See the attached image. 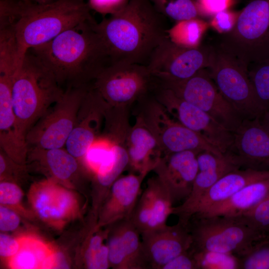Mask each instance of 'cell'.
Instances as JSON below:
<instances>
[{
	"label": "cell",
	"mask_w": 269,
	"mask_h": 269,
	"mask_svg": "<svg viewBox=\"0 0 269 269\" xmlns=\"http://www.w3.org/2000/svg\"><path fill=\"white\" fill-rule=\"evenodd\" d=\"M261 119L264 124L269 127V110L264 113Z\"/></svg>",
	"instance_id": "obj_48"
},
{
	"label": "cell",
	"mask_w": 269,
	"mask_h": 269,
	"mask_svg": "<svg viewBox=\"0 0 269 269\" xmlns=\"http://www.w3.org/2000/svg\"><path fill=\"white\" fill-rule=\"evenodd\" d=\"M22 197L20 188L14 183L2 181L0 183V203L2 205L17 204Z\"/></svg>",
	"instance_id": "obj_43"
},
{
	"label": "cell",
	"mask_w": 269,
	"mask_h": 269,
	"mask_svg": "<svg viewBox=\"0 0 269 269\" xmlns=\"http://www.w3.org/2000/svg\"><path fill=\"white\" fill-rule=\"evenodd\" d=\"M214 50L213 46H181L167 35L153 51L146 67L153 78L161 81L183 80L208 68Z\"/></svg>",
	"instance_id": "obj_10"
},
{
	"label": "cell",
	"mask_w": 269,
	"mask_h": 269,
	"mask_svg": "<svg viewBox=\"0 0 269 269\" xmlns=\"http://www.w3.org/2000/svg\"><path fill=\"white\" fill-rule=\"evenodd\" d=\"M86 265L90 269H107L110 266L108 245H103L93 253L85 252Z\"/></svg>",
	"instance_id": "obj_42"
},
{
	"label": "cell",
	"mask_w": 269,
	"mask_h": 269,
	"mask_svg": "<svg viewBox=\"0 0 269 269\" xmlns=\"http://www.w3.org/2000/svg\"><path fill=\"white\" fill-rule=\"evenodd\" d=\"M33 204L38 215L47 221H59L73 211L75 201L67 190L52 182L41 183L35 189Z\"/></svg>",
	"instance_id": "obj_25"
},
{
	"label": "cell",
	"mask_w": 269,
	"mask_h": 269,
	"mask_svg": "<svg viewBox=\"0 0 269 269\" xmlns=\"http://www.w3.org/2000/svg\"><path fill=\"white\" fill-rule=\"evenodd\" d=\"M97 23L81 24L29 49L64 91L92 86L98 75L111 64L105 46L95 29Z\"/></svg>",
	"instance_id": "obj_1"
},
{
	"label": "cell",
	"mask_w": 269,
	"mask_h": 269,
	"mask_svg": "<svg viewBox=\"0 0 269 269\" xmlns=\"http://www.w3.org/2000/svg\"><path fill=\"white\" fill-rule=\"evenodd\" d=\"M269 197V174L245 186L225 200L192 216H242L255 208Z\"/></svg>",
	"instance_id": "obj_23"
},
{
	"label": "cell",
	"mask_w": 269,
	"mask_h": 269,
	"mask_svg": "<svg viewBox=\"0 0 269 269\" xmlns=\"http://www.w3.org/2000/svg\"><path fill=\"white\" fill-rule=\"evenodd\" d=\"M104 234H98L93 236L89 241L85 252L93 253L98 250L103 245Z\"/></svg>",
	"instance_id": "obj_47"
},
{
	"label": "cell",
	"mask_w": 269,
	"mask_h": 269,
	"mask_svg": "<svg viewBox=\"0 0 269 269\" xmlns=\"http://www.w3.org/2000/svg\"><path fill=\"white\" fill-rule=\"evenodd\" d=\"M152 77L145 65L111 63L98 75L92 87L108 106H124L142 95Z\"/></svg>",
	"instance_id": "obj_11"
},
{
	"label": "cell",
	"mask_w": 269,
	"mask_h": 269,
	"mask_svg": "<svg viewBox=\"0 0 269 269\" xmlns=\"http://www.w3.org/2000/svg\"><path fill=\"white\" fill-rule=\"evenodd\" d=\"M106 104L93 87L87 90L79 110L74 128L64 147L77 159L82 160L88 150L98 137L101 117Z\"/></svg>",
	"instance_id": "obj_17"
},
{
	"label": "cell",
	"mask_w": 269,
	"mask_h": 269,
	"mask_svg": "<svg viewBox=\"0 0 269 269\" xmlns=\"http://www.w3.org/2000/svg\"><path fill=\"white\" fill-rule=\"evenodd\" d=\"M115 142L106 138L98 137L82 159L85 165L95 174L111 154Z\"/></svg>",
	"instance_id": "obj_35"
},
{
	"label": "cell",
	"mask_w": 269,
	"mask_h": 269,
	"mask_svg": "<svg viewBox=\"0 0 269 269\" xmlns=\"http://www.w3.org/2000/svg\"><path fill=\"white\" fill-rule=\"evenodd\" d=\"M91 10L87 0H55L45 3L23 0L19 19L13 28L18 68L29 49L81 24L96 21Z\"/></svg>",
	"instance_id": "obj_3"
},
{
	"label": "cell",
	"mask_w": 269,
	"mask_h": 269,
	"mask_svg": "<svg viewBox=\"0 0 269 269\" xmlns=\"http://www.w3.org/2000/svg\"><path fill=\"white\" fill-rule=\"evenodd\" d=\"M269 174V171L237 169L220 178L203 196L192 210L190 218L223 201L245 186Z\"/></svg>",
	"instance_id": "obj_24"
},
{
	"label": "cell",
	"mask_w": 269,
	"mask_h": 269,
	"mask_svg": "<svg viewBox=\"0 0 269 269\" xmlns=\"http://www.w3.org/2000/svg\"><path fill=\"white\" fill-rule=\"evenodd\" d=\"M248 71L259 101L266 111L269 110V59L249 65Z\"/></svg>",
	"instance_id": "obj_32"
},
{
	"label": "cell",
	"mask_w": 269,
	"mask_h": 269,
	"mask_svg": "<svg viewBox=\"0 0 269 269\" xmlns=\"http://www.w3.org/2000/svg\"><path fill=\"white\" fill-rule=\"evenodd\" d=\"M153 213L152 192L150 185L146 187L137 202L130 219L141 233L149 229Z\"/></svg>",
	"instance_id": "obj_34"
},
{
	"label": "cell",
	"mask_w": 269,
	"mask_h": 269,
	"mask_svg": "<svg viewBox=\"0 0 269 269\" xmlns=\"http://www.w3.org/2000/svg\"><path fill=\"white\" fill-rule=\"evenodd\" d=\"M198 171L192 190L179 205L173 207L172 214L187 223L192 209L206 192L222 176L239 168L225 154H217L203 150L197 155Z\"/></svg>",
	"instance_id": "obj_18"
},
{
	"label": "cell",
	"mask_w": 269,
	"mask_h": 269,
	"mask_svg": "<svg viewBox=\"0 0 269 269\" xmlns=\"http://www.w3.org/2000/svg\"><path fill=\"white\" fill-rule=\"evenodd\" d=\"M188 223L178 220L175 225L166 224L140 233L149 269H162L169 262L191 248L193 239Z\"/></svg>",
	"instance_id": "obj_15"
},
{
	"label": "cell",
	"mask_w": 269,
	"mask_h": 269,
	"mask_svg": "<svg viewBox=\"0 0 269 269\" xmlns=\"http://www.w3.org/2000/svg\"><path fill=\"white\" fill-rule=\"evenodd\" d=\"M64 91L40 60L30 50L16 74L11 100L21 135L31 127L62 96Z\"/></svg>",
	"instance_id": "obj_4"
},
{
	"label": "cell",
	"mask_w": 269,
	"mask_h": 269,
	"mask_svg": "<svg viewBox=\"0 0 269 269\" xmlns=\"http://www.w3.org/2000/svg\"><path fill=\"white\" fill-rule=\"evenodd\" d=\"M129 165L138 174L153 170L162 157L159 144L145 121L138 118L128 138Z\"/></svg>",
	"instance_id": "obj_22"
},
{
	"label": "cell",
	"mask_w": 269,
	"mask_h": 269,
	"mask_svg": "<svg viewBox=\"0 0 269 269\" xmlns=\"http://www.w3.org/2000/svg\"><path fill=\"white\" fill-rule=\"evenodd\" d=\"M162 269H199L194 249L191 246L189 249L169 262Z\"/></svg>",
	"instance_id": "obj_41"
},
{
	"label": "cell",
	"mask_w": 269,
	"mask_h": 269,
	"mask_svg": "<svg viewBox=\"0 0 269 269\" xmlns=\"http://www.w3.org/2000/svg\"><path fill=\"white\" fill-rule=\"evenodd\" d=\"M214 48L207 69L221 94L243 120L261 118L266 111L255 94L248 66L217 46Z\"/></svg>",
	"instance_id": "obj_7"
},
{
	"label": "cell",
	"mask_w": 269,
	"mask_h": 269,
	"mask_svg": "<svg viewBox=\"0 0 269 269\" xmlns=\"http://www.w3.org/2000/svg\"><path fill=\"white\" fill-rule=\"evenodd\" d=\"M27 155L43 161L54 177L61 180L70 179L78 170V159L63 147H29Z\"/></svg>",
	"instance_id": "obj_26"
},
{
	"label": "cell",
	"mask_w": 269,
	"mask_h": 269,
	"mask_svg": "<svg viewBox=\"0 0 269 269\" xmlns=\"http://www.w3.org/2000/svg\"><path fill=\"white\" fill-rule=\"evenodd\" d=\"M233 134L224 154L240 169L269 171V127L261 118L242 120Z\"/></svg>",
	"instance_id": "obj_12"
},
{
	"label": "cell",
	"mask_w": 269,
	"mask_h": 269,
	"mask_svg": "<svg viewBox=\"0 0 269 269\" xmlns=\"http://www.w3.org/2000/svg\"><path fill=\"white\" fill-rule=\"evenodd\" d=\"M115 224L107 245L110 266L117 269H149L140 232L130 220Z\"/></svg>",
	"instance_id": "obj_19"
},
{
	"label": "cell",
	"mask_w": 269,
	"mask_h": 269,
	"mask_svg": "<svg viewBox=\"0 0 269 269\" xmlns=\"http://www.w3.org/2000/svg\"><path fill=\"white\" fill-rule=\"evenodd\" d=\"M239 259L240 269H269V239L258 242L248 254Z\"/></svg>",
	"instance_id": "obj_36"
},
{
	"label": "cell",
	"mask_w": 269,
	"mask_h": 269,
	"mask_svg": "<svg viewBox=\"0 0 269 269\" xmlns=\"http://www.w3.org/2000/svg\"><path fill=\"white\" fill-rule=\"evenodd\" d=\"M201 14L214 15L216 13L227 9L232 0H196Z\"/></svg>",
	"instance_id": "obj_44"
},
{
	"label": "cell",
	"mask_w": 269,
	"mask_h": 269,
	"mask_svg": "<svg viewBox=\"0 0 269 269\" xmlns=\"http://www.w3.org/2000/svg\"><path fill=\"white\" fill-rule=\"evenodd\" d=\"M156 10L165 17L177 22L198 18L201 14L193 0H151Z\"/></svg>",
	"instance_id": "obj_31"
},
{
	"label": "cell",
	"mask_w": 269,
	"mask_h": 269,
	"mask_svg": "<svg viewBox=\"0 0 269 269\" xmlns=\"http://www.w3.org/2000/svg\"><path fill=\"white\" fill-rule=\"evenodd\" d=\"M14 78L0 75V147L10 158L23 163L28 154L26 139L20 134L12 104Z\"/></svg>",
	"instance_id": "obj_20"
},
{
	"label": "cell",
	"mask_w": 269,
	"mask_h": 269,
	"mask_svg": "<svg viewBox=\"0 0 269 269\" xmlns=\"http://www.w3.org/2000/svg\"><path fill=\"white\" fill-rule=\"evenodd\" d=\"M23 0H0V29L13 28L18 21Z\"/></svg>",
	"instance_id": "obj_38"
},
{
	"label": "cell",
	"mask_w": 269,
	"mask_h": 269,
	"mask_svg": "<svg viewBox=\"0 0 269 269\" xmlns=\"http://www.w3.org/2000/svg\"><path fill=\"white\" fill-rule=\"evenodd\" d=\"M20 244L19 251L10 258L11 267L20 269L52 268L53 253L43 243L29 239Z\"/></svg>",
	"instance_id": "obj_27"
},
{
	"label": "cell",
	"mask_w": 269,
	"mask_h": 269,
	"mask_svg": "<svg viewBox=\"0 0 269 269\" xmlns=\"http://www.w3.org/2000/svg\"><path fill=\"white\" fill-rule=\"evenodd\" d=\"M194 250L199 269H240V259L235 255Z\"/></svg>",
	"instance_id": "obj_33"
},
{
	"label": "cell",
	"mask_w": 269,
	"mask_h": 269,
	"mask_svg": "<svg viewBox=\"0 0 269 269\" xmlns=\"http://www.w3.org/2000/svg\"><path fill=\"white\" fill-rule=\"evenodd\" d=\"M32 2L38 3H45L51 2L52 1H54L55 0H29Z\"/></svg>",
	"instance_id": "obj_49"
},
{
	"label": "cell",
	"mask_w": 269,
	"mask_h": 269,
	"mask_svg": "<svg viewBox=\"0 0 269 269\" xmlns=\"http://www.w3.org/2000/svg\"><path fill=\"white\" fill-rule=\"evenodd\" d=\"M266 239H269V235Z\"/></svg>",
	"instance_id": "obj_50"
},
{
	"label": "cell",
	"mask_w": 269,
	"mask_h": 269,
	"mask_svg": "<svg viewBox=\"0 0 269 269\" xmlns=\"http://www.w3.org/2000/svg\"><path fill=\"white\" fill-rule=\"evenodd\" d=\"M129 158L126 148L114 143L108 158L100 166L95 173L97 183L101 189L111 188L126 166Z\"/></svg>",
	"instance_id": "obj_28"
},
{
	"label": "cell",
	"mask_w": 269,
	"mask_h": 269,
	"mask_svg": "<svg viewBox=\"0 0 269 269\" xmlns=\"http://www.w3.org/2000/svg\"><path fill=\"white\" fill-rule=\"evenodd\" d=\"M249 65L269 59V0H250L216 45Z\"/></svg>",
	"instance_id": "obj_6"
},
{
	"label": "cell",
	"mask_w": 269,
	"mask_h": 269,
	"mask_svg": "<svg viewBox=\"0 0 269 269\" xmlns=\"http://www.w3.org/2000/svg\"><path fill=\"white\" fill-rule=\"evenodd\" d=\"M20 244L18 241L5 234L0 235V255L11 258L19 251Z\"/></svg>",
	"instance_id": "obj_46"
},
{
	"label": "cell",
	"mask_w": 269,
	"mask_h": 269,
	"mask_svg": "<svg viewBox=\"0 0 269 269\" xmlns=\"http://www.w3.org/2000/svg\"><path fill=\"white\" fill-rule=\"evenodd\" d=\"M147 182L150 185L152 192L153 213L148 229L150 230L166 225L174 206L167 190L157 176L149 178Z\"/></svg>",
	"instance_id": "obj_30"
},
{
	"label": "cell",
	"mask_w": 269,
	"mask_h": 269,
	"mask_svg": "<svg viewBox=\"0 0 269 269\" xmlns=\"http://www.w3.org/2000/svg\"><path fill=\"white\" fill-rule=\"evenodd\" d=\"M90 87L69 88L31 127L26 136L29 147H64L75 125L85 95Z\"/></svg>",
	"instance_id": "obj_8"
},
{
	"label": "cell",
	"mask_w": 269,
	"mask_h": 269,
	"mask_svg": "<svg viewBox=\"0 0 269 269\" xmlns=\"http://www.w3.org/2000/svg\"><path fill=\"white\" fill-rule=\"evenodd\" d=\"M20 222L18 215L12 210L4 206L0 207V230L11 231L15 229Z\"/></svg>",
	"instance_id": "obj_45"
},
{
	"label": "cell",
	"mask_w": 269,
	"mask_h": 269,
	"mask_svg": "<svg viewBox=\"0 0 269 269\" xmlns=\"http://www.w3.org/2000/svg\"><path fill=\"white\" fill-rule=\"evenodd\" d=\"M208 24L200 19L194 18L176 22L166 30L167 35L174 43L186 47L200 45L201 39Z\"/></svg>",
	"instance_id": "obj_29"
},
{
	"label": "cell",
	"mask_w": 269,
	"mask_h": 269,
	"mask_svg": "<svg viewBox=\"0 0 269 269\" xmlns=\"http://www.w3.org/2000/svg\"><path fill=\"white\" fill-rule=\"evenodd\" d=\"M239 13L227 9L219 11L214 15L210 24L218 32L223 34L228 32L234 27Z\"/></svg>",
	"instance_id": "obj_40"
},
{
	"label": "cell",
	"mask_w": 269,
	"mask_h": 269,
	"mask_svg": "<svg viewBox=\"0 0 269 269\" xmlns=\"http://www.w3.org/2000/svg\"><path fill=\"white\" fill-rule=\"evenodd\" d=\"M152 106L145 122L164 155L185 150H208L217 154L223 153L200 134L171 119L161 107L156 104Z\"/></svg>",
	"instance_id": "obj_14"
},
{
	"label": "cell",
	"mask_w": 269,
	"mask_h": 269,
	"mask_svg": "<svg viewBox=\"0 0 269 269\" xmlns=\"http://www.w3.org/2000/svg\"><path fill=\"white\" fill-rule=\"evenodd\" d=\"M200 151L185 150L164 155L153 169L173 205L183 202L189 195L198 173L197 155Z\"/></svg>",
	"instance_id": "obj_16"
},
{
	"label": "cell",
	"mask_w": 269,
	"mask_h": 269,
	"mask_svg": "<svg viewBox=\"0 0 269 269\" xmlns=\"http://www.w3.org/2000/svg\"><path fill=\"white\" fill-rule=\"evenodd\" d=\"M146 175L130 174L113 184L109 199L101 214V224L130 220L137 202L142 182Z\"/></svg>",
	"instance_id": "obj_21"
},
{
	"label": "cell",
	"mask_w": 269,
	"mask_h": 269,
	"mask_svg": "<svg viewBox=\"0 0 269 269\" xmlns=\"http://www.w3.org/2000/svg\"><path fill=\"white\" fill-rule=\"evenodd\" d=\"M192 247L198 251L230 254L240 258L265 237L242 216H192L188 221Z\"/></svg>",
	"instance_id": "obj_5"
},
{
	"label": "cell",
	"mask_w": 269,
	"mask_h": 269,
	"mask_svg": "<svg viewBox=\"0 0 269 269\" xmlns=\"http://www.w3.org/2000/svg\"><path fill=\"white\" fill-rule=\"evenodd\" d=\"M159 100L178 122L197 133L225 153L233 138V132L208 114L180 99L169 89L162 88Z\"/></svg>",
	"instance_id": "obj_13"
},
{
	"label": "cell",
	"mask_w": 269,
	"mask_h": 269,
	"mask_svg": "<svg viewBox=\"0 0 269 269\" xmlns=\"http://www.w3.org/2000/svg\"><path fill=\"white\" fill-rule=\"evenodd\" d=\"M89 7L106 16L114 14L124 9L130 0H87Z\"/></svg>",
	"instance_id": "obj_39"
},
{
	"label": "cell",
	"mask_w": 269,
	"mask_h": 269,
	"mask_svg": "<svg viewBox=\"0 0 269 269\" xmlns=\"http://www.w3.org/2000/svg\"><path fill=\"white\" fill-rule=\"evenodd\" d=\"M161 82L163 88L204 111L232 132L243 120L221 94L207 69L185 79Z\"/></svg>",
	"instance_id": "obj_9"
},
{
	"label": "cell",
	"mask_w": 269,
	"mask_h": 269,
	"mask_svg": "<svg viewBox=\"0 0 269 269\" xmlns=\"http://www.w3.org/2000/svg\"><path fill=\"white\" fill-rule=\"evenodd\" d=\"M164 18L151 0H130L122 10L97 22L95 29L111 64L146 66L153 51L167 36Z\"/></svg>",
	"instance_id": "obj_2"
},
{
	"label": "cell",
	"mask_w": 269,
	"mask_h": 269,
	"mask_svg": "<svg viewBox=\"0 0 269 269\" xmlns=\"http://www.w3.org/2000/svg\"><path fill=\"white\" fill-rule=\"evenodd\" d=\"M242 216L265 239L268 237L269 235V197Z\"/></svg>",
	"instance_id": "obj_37"
}]
</instances>
